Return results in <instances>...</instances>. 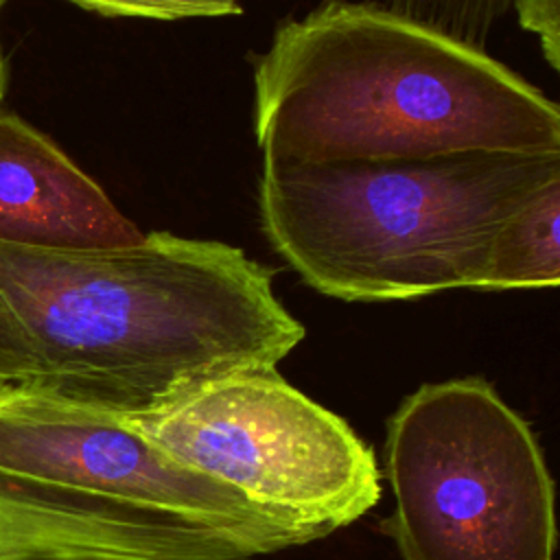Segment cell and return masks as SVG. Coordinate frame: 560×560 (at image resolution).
Masks as SVG:
<instances>
[{"instance_id":"cell-1","label":"cell","mask_w":560,"mask_h":560,"mask_svg":"<svg viewBox=\"0 0 560 560\" xmlns=\"http://www.w3.org/2000/svg\"><path fill=\"white\" fill-rule=\"evenodd\" d=\"M273 276L241 247L173 232L120 249L0 245V300L35 363L24 383L120 418L230 372L278 368L306 330Z\"/></svg>"},{"instance_id":"cell-2","label":"cell","mask_w":560,"mask_h":560,"mask_svg":"<svg viewBox=\"0 0 560 560\" xmlns=\"http://www.w3.org/2000/svg\"><path fill=\"white\" fill-rule=\"evenodd\" d=\"M269 164L560 151V107L486 50L383 2L324 0L254 55Z\"/></svg>"},{"instance_id":"cell-3","label":"cell","mask_w":560,"mask_h":560,"mask_svg":"<svg viewBox=\"0 0 560 560\" xmlns=\"http://www.w3.org/2000/svg\"><path fill=\"white\" fill-rule=\"evenodd\" d=\"M560 175V151L269 164L260 228L304 284L343 302L481 291L503 219Z\"/></svg>"},{"instance_id":"cell-4","label":"cell","mask_w":560,"mask_h":560,"mask_svg":"<svg viewBox=\"0 0 560 560\" xmlns=\"http://www.w3.org/2000/svg\"><path fill=\"white\" fill-rule=\"evenodd\" d=\"M383 455L400 560H556L545 453L486 378L422 383L387 418Z\"/></svg>"},{"instance_id":"cell-5","label":"cell","mask_w":560,"mask_h":560,"mask_svg":"<svg viewBox=\"0 0 560 560\" xmlns=\"http://www.w3.org/2000/svg\"><path fill=\"white\" fill-rule=\"evenodd\" d=\"M122 420L177 464L243 497L302 545L352 525L381 499L372 446L278 368L203 381Z\"/></svg>"},{"instance_id":"cell-6","label":"cell","mask_w":560,"mask_h":560,"mask_svg":"<svg viewBox=\"0 0 560 560\" xmlns=\"http://www.w3.org/2000/svg\"><path fill=\"white\" fill-rule=\"evenodd\" d=\"M0 477L101 501L173 532L228 538L254 558L302 545L230 488L171 459L120 416L33 383L0 387Z\"/></svg>"},{"instance_id":"cell-7","label":"cell","mask_w":560,"mask_h":560,"mask_svg":"<svg viewBox=\"0 0 560 560\" xmlns=\"http://www.w3.org/2000/svg\"><path fill=\"white\" fill-rule=\"evenodd\" d=\"M144 238L48 136L0 114V245L120 249Z\"/></svg>"},{"instance_id":"cell-8","label":"cell","mask_w":560,"mask_h":560,"mask_svg":"<svg viewBox=\"0 0 560 560\" xmlns=\"http://www.w3.org/2000/svg\"><path fill=\"white\" fill-rule=\"evenodd\" d=\"M0 560H252L214 536L182 534L136 514L0 477Z\"/></svg>"},{"instance_id":"cell-9","label":"cell","mask_w":560,"mask_h":560,"mask_svg":"<svg viewBox=\"0 0 560 560\" xmlns=\"http://www.w3.org/2000/svg\"><path fill=\"white\" fill-rule=\"evenodd\" d=\"M560 175L536 186L499 225L481 291L553 289L560 282Z\"/></svg>"},{"instance_id":"cell-10","label":"cell","mask_w":560,"mask_h":560,"mask_svg":"<svg viewBox=\"0 0 560 560\" xmlns=\"http://www.w3.org/2000/svg\"><path fill=\"white\" fill-rule=\"evenodd\" d=\"M383 4L481 50L512 9V0H385Z\"/></svg>"},{"instance_id":"cell-11","label":"cell","mask_w":560,"mask_h":560,"mask_svg":"<svg viewBox=\"0 0 560 560\" xmlns=\"http://www.w3.org/2000/svg\"><path fill=\"white\" fill-rule=\"evenodd\" d=\"M70 2L107 18L184 20V18H217V15L241 13L238 0H70Z\"/></svg>"},{"instance_id":"cell-12","label":"cell","mask_w":560,"mask_h":560,"mask_svg":"<svg viewBox=\"0 0 560 560\" xmlns=\"http://www.w3.org/2000/svg\"><path fill=\"white\" fill-rule=\"evenodd\" d=\"M521 28L534 33L551 70H560V0H512Z\"/></svg>"},{"instance_id":"cell-13","label":"cell","mask_w":560,"mask_h":560,"mask_svg":"<svg viewBox=\"0 0 560 560\" xmlns=\"http://www.w3.org/2000/svg\"><path fill=\"white\" fill-rule=\"evenodd\" d=\"M35 370L33 352L15 317L0 300V387L31 381Z\"/></svg>"},{"instance_id":"cell-14","label":"cell","mask_w":560,"mask_h":560,"mask_svg":"<svg viewBox=\"0 0 560 560\" xmlns=\"http://www.w3.org/2000/svg\"><path fill=\"white\" fill-rule=\"evenodd\" d=\"M0 7H2V0H0ZM4 88H7V72H4L2 52H0V105H2V98H4Z\"/></svg>"}]
</instances>
